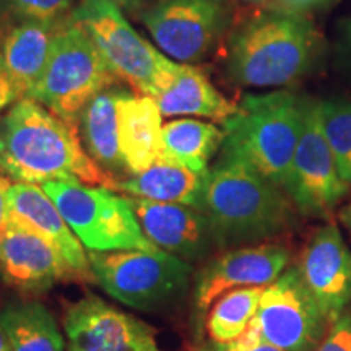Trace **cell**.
<instances>
[{
	"mask_svg": "<svg viewBox=\"0 0 351 351\" xmlns=\"http://www.w3.org/2000/svg\"><path fill=\"white\" fill-rule=\"evenodd\" d=\"M129 197L140 226L161 251L189 263L205 261L218 247L217 236L204 210Z\"/></svg>",
	"mask_w": 351,
	"mask_h": 351,
	"instance_id": "15",
	"label": "cell"
},
{
	"mask_svg": "<svg viewBox=\"0 0 351 351\" xmlns=\"http://www.w3.org/2000/svg\"><path fill=\"white\" fill-rule=\"evenodd\" d=\"M315 351H351V309L330 324Z\"/></svg>",
	"mask_w": 351,
	"mask_h": 351,
	"instance_id": "28",
	"label": "cell"
},
{
	"mask_svg": "<svg viewBox=\"0 0 351 351\" xmlns=\"http://www.w3.org/2000/svg\"><path fill=\"white\" fill-rule=\"evenodd\" d=\"M41 187L90 252L158 249L145 236L127 195L108 187L59 181Z\"/></svg>",
	"mask_w": 351,
	"mask_h": 351,
	"instance_id": "8",
	"label": "cell"
},
{
	"mask_svg": "<svg viewBox=\"0 0 351 351\" xmlns=\"http://www.w3.org/2000/svg\"><path fill=\"white\" fill-rule=\"evenodd\" d=\"M138 20L165 56L179 64L204 60L230 29V0H153Z\"/></svg>",
	"mask_w": 351,
	"mask_h": 351,
	"instance_id": "9",
	"label": "cell"
},
{
	"mask_svg": "<svg viewBox=\"0 0 351 351\" xmlns=\"http://www.w3.org/2000/svg\"><path fill=\"white\" fill-rule=\"evenodd\" d=\"M319 114L339 173L351 192V99L319 101Z\"/></svg>",
	"mask_w": 351,
	"mask_h": 351,
	"instance_id": "26",
	"label": "cell"
},
{
	"mask_svg": "<svg viewBox=\"0 0 351 351\" xmlns=\"http://www.w3.org/2000/svg\"><path fill=\"white\" fill-rule=\"evenodd\" d=\"M10 351H64L65 340L49 309L39 301H15L0 311Z\"/></svg>",
	"mask_w": 351,
	"mask_h": 351,
	"instance_id": "23",
	"label": "cell"
},
{
	"mask_svg": "<svg viewBox=\"0 0 351 351\" xmlns=\"http://www.w3.org/2000/svg\"><path fill=\"white\" fill-rule=\"evenodd\" d=\"M163 117L197 116L223 124L238 111V104L223 96L197 65L181 64L171 85L156 98Z\"/></svg>",
	"mask_w": 351,
	"mask_h": 351,
	"instance_id": "21",
	"label": "cell"
},
{
	"mask_svg": "<svg viewBox=\"0 0 351 351\" xmlns=\"http://www.w3.org/2000/svg\"><path fill=\"white\" fill-rule=\"evenodd\" d=\"M262 293L263 288H238L219 296L207 313L210 341L230 343L241 339L257 313Z\"/></svg>",
	"mask_w": 351,
	"mask_h": 351,
	"instance_id": "25",
	"label": "cell"
},
{
	"mask_svg": "<svg viewBox=\"0 0 351 351\" xmlns=\"http://www.w3.org/2000/svg\"><path fill=\"white\" fill-rule=\"evenodd\" d=\"M0 43H2V28H0ZM0 69H2V57H0Z\"/></svg>",
	"mask_w": 351,
	"mask_h": 351,
	"instance_id": "36",
	"label": "cell"
},
{
	"mask_svg": "<svg viewBox=\"0 0 351 351\" xmlns=\"http://www.w3.org/2000/svg\"><path fill=\"white\" fill-rule=\"evenodd\" d=\"M91 274L106 295L137 311H160L182 301L192 265L161 251L90 252Z\"/></svg>",
	"mask_w": 351,
	"mask_h": 351,
	"instance_id": "6",
	"label": "cell"
},
{
	"mask_svg": "<svg viewBox=\"0 0 351 351\" xmlns=\"http://www.w3.org/2000/svg\"><path fill=\"white\" fill-rule=\"evenodd\" d=\"M330 2V0H275L276 5L274 7H282L288 8V10H296V12H304L309 8L320 7L324 3Z\"/></svg>",
	"mask_w": 351,
	"mask_h": 351,
	"instance_id": "32",
	"label": "cell"
},
{
	"mask_svg": "<svg viewBox=\"0 0 351 351\" xmlns=\"http://www.w3.org/2000/svg\"><path fill=\"white\" fill-rule=\"evenodd\" d=\"M127 91L121 83L101 91L83 109L77 125L88 155L117 181L124 178L122 174L127 176L121 156L117 119V106Z\"/></svg>",
	"mask_w": 351,
	"mask_h": 351,
	"instance_id": "20",
	"label": "cell"
},
{
	"mask_svg": "<svg viewBox=\"0 0 351 351\" xmlns=\"http://www.w3.org/2000/svg\"><path fill=\"white\" fill-rule=\"evenodd\" d=\"M199 351H283L276 346L267 343L262 339H258L256 333L251 330H245L241 339L230 341V343H217L210 341L204 345Z\"/></svg>",
	"mask_w": 351,
	"mask_h": 351,
	"instance_id": "29",
	"label": "cell"
},
{
	"mask_svg": "<svg viewBox=\"0 0 351 351\" xmlns=\"http://www.w3.org/2000/svg\"><path fill=\"white\" fill-rule=\"evenodd\" d=\"M16 101H19V95H16L15 88H13L5 73H3V70L0 69V111L12 106Z\"/></svg>",
	"mask_w": 351,
	"mask_h": 351,
	"instance_id": "31",
	"label": "cell"
},
{
	"mask_svg": "<svg viewBox=\"0 0 351 351\" xmlns=\"http://www.w3.org/2000/svg\"><path fill=\"white\" fill-rule=\"evenodd\" d=\"M285 192L298 213L317 218L327 217L350 192L322 132L315 99L302 103V129Z\"/></svg>",
	"mask_w": 351,
	"mask_h": 351,
	"instance_id": "11",
	"label": "cell"
},
{
	"mask_svg": "<svg viewBox=\"0 0 351 351\" xmlns=\"http://www.w3.org/2000/svg\"><path fill=\"white\" fill-rule=\"evenodd\" d=\"M121 82L86 29L69 16L57 33L46 69L28 98L77 127L86 104Z\"/></svg>",
	"mask_w": 351,
	"mask_h": 351,
	"instance_id": "5",
	"label": "cell"
},
{
	"mask_svg": "<svg viewBox=\"0 0 351 351\" xmlns=\"http://www.w3.org/2000/svg\"><path fill=\"white\" fill-rule=\"evenodd\" d=\"M302 103L283 90L245 95L221 124L219 156L241 161L285 191L302 129Z\"/></svg>",
	"mask_w": 351,
	"mask_h": 351,
	"instance_id": "4",
	"label": "cell"
},
{
	"mask_svg": "<svg viewBox=\"0 0 351 351\" xmlns=\"http://www.w3.org/2000/svg\"><path fill=\"white\" fill-rule=\"evenodd\" d=\"M205 176L160 158L142 173L119 179L112 191L138 199L189 205L202 210Z\"/></svg>",
	"mask_w": 351,
	"mask_h": 351,
	"instance_id": "22",
	"label": "cell"
},
{
	"mask_svg": "<svg viewBox=\"0 0 351 351\" xmlns=\"http://www.w3.org/2000/svg\"><path fill=\"white\" fill-rule=\"evenodd\" d=\"M65 21H19L2 28V69L19 99L28 98L36 86Z\"/></svg>",
	"mask_w": 351,
	"mask_h": 351,
	"instance_id": "18",
	"label": "cell"
},
{
	"mask_svg": "<svg viewBox=\"0 0 351 351\" xmlns=\"http://www.w3.org/2000/svg\"><path fill=\"white\" fill-rule=\"evenodd\" d=\"M119 148L127 176L138 174L163 156V116L152 96H122L117 106Z\"/></svg>",
	"mask_w": 351,
	"mask_h": 351,
	"instance_id": "19",
	"label": "cell"
},
{
	"mask_svg": "<svg viewBox=\"0 0 351 351\" xmlns=\"http://www.w3.org/2000/svg\"><path fill=\"white\" fill-rule=\"evenodd\" d=\"M202 210L219 249L269 243L293 228L298 213L282 187L225 156L205 176Z\"/></svg>",
	"mask_w": 351,
	"mask_h": 351,
	"instance_id": "3",
	"label": "cell"
},
{
	"mask_svg": "<svg viewBox=\"0 0 351 351\" xmlns=\"http://www.w3.org/2000/svg\"><path fill=\"white\" fill-rule=\"evenodd\" d=\"M67 351H160L147 322L88 295L65 309Z\"/></svg>",
	"mask_w": 351,
	"mask_h": 351,
	"instance_id": "12",
	"label": "cell"
},
{
	"mask_svg": "<svg viewBox=\"0 0 351 351\" xmlns=\"http://www.w3.org/2000/svg\"><path fill=\"white\" fill-rule=\"evenodd\" d=\"M12 187V179L0 168V239L5 231L8 223V191Z\"/></svg>",
	"mask_w": 351,
	"mask_h": 351,
	"instance_id": "30",
	"label": "cell"
},
{
	"mask_svg": "<svg viewBox=\"0 0 351 351\" xmlns=\"http://www.w3.org/2000/svg\"><path fill=\"white\" fill-rule=\"evenodd\" d=\"M7 200L8 221L26 228L46 241L69 267L73 280L93 282L90 258L83 251V244L41 186L12 184Z\"/></svg>",
	"mask_w": 351,
	"mask_h": 351,
	"instance_id": "16",
	"label": "cell"
},
{
	"mask_svg": "<svg viewBox=\"0 0 351 351\" xmlns=\"http://www.w3.org/2000/svg\"><path fill=\"white\" fill-rule=\"evenodd\" d=\"M0 168L12 181L36 186L59 181L112 191L117 182L88 155L75 125L29 98L0 119Z\"/></svg>",
	"mask_w": 351,
	"mask_h": 351,
	"instance_id": "1",
	"label": "cell"
},
{
	"mask_svg": "<svg viewBox=\"0 0 351 351\" xmlns=\"http://www.w3.org/2000/svg\"><path fill=\"white\" fill-rule=\"evenodd\" d=\"M0 275L8 287L38 295L56 283L73 280L69 267L38 234L8 221L0 239Z\"/></svg>",
	"mask_w": 351,
	"mask_h": 351,
	"instance_id": "17",
	"label": "cell"
},
{
	"mask_svg": "<svg viewBox=\"0 0 351 351\" xmlns=\"http://www.w3.org/2000/svg\"><path fill=\"white\" fill-rule=\"evenodd\" d=\"M322 52V34L304 12L261 8L228 34L226 77L239 86H285L311 72Z\"/></svg>",
	"mask_w": 351,
	"mask_h": 351,
	"instance_id": "2",
	"label": "cell"
},
{
	"mask_svg": "<svg viewBox=\"0 0 351 351\" xmlns=\"http://www.w3.org/2000/svg\"><path fill=\"white\" fill-rule=\"evenodd\" d=\"M221 127L199 119H176L163 124V156L199 174H207L210 161L221 150Z\"/></svg>",
	"mask_w": 351,
	"mask_h": 351,
	"instance_id": "24",
	"label": "cell"
},
{
	"mask_svg": "<svg viewBox=\"0 0 351 351\" xmlns=\"http://www.w3.org/2000/svg\"><path fill=\"white\" fill-rule=\"evenodd\" d=\"M8 348L7 339H5V333H3L2 327H0V351H5Z\"/></svg>",
	"mask_w": 351,
	"mask_h": 351,
	"instance_id": "35",
	"label": "cell"
},
{
	"mask_svg": "<svg viewBox=\"0 0 351 351\" xmlns=\"http://www.w3.org/2000/svg\"><path fill=\"white\" fill-rule=\"evenodd\" d=\"M289 249L282 243L243 245L210 258L195 275L194 302L199 314L228 291L238 288H265L288 269Z\"/></svg>",
	"mask_w": 351,
	"mask_h": 351,
	"instance_id": "13",
	"label": "cell"
},
{
	"mask_svg": "<svg viewBox=\"0 0 351 351\" xmlns=\"http://www.w3.org/2000/svg\"><path fill=\"white\" fill-rule=\"evenodd\" d=\"M296 267L328 324L351 309V249L335 225L314 232Z\"/></svg>",
	"mask_w": 351,
	"mask_h": 351,
	"instance_id": "14",
	"label": "cell"
},
{
	"mask_svg": "<svg viewBox=\"0 0 351 351\" xmlns=\"http://www.w3.org/2000/svg\"><path fill=\"white\" fill-rule=\"evenodd\" d=\"M340 219H341V223H343V225L346 226V230H348L350 234H351V204H348L343 210H341V212H340Z\"/></svg>",
	"mask_w": 351,
	"mask_h": 351,
	"instance_id": "34",
	"label": "cell"
},
{
	"mask_svg": "<svg viewBox=\"0 0 351 351\" xmlns=\"http://www.w3.org/2000/svg\"><path fill=\"white\" fill-rule=\"evenodd\" d=\"M70 20L80 23L112 72L135 95L156 98L173 83L181 64L171 60L129 25L119 8L106 0H82Z\"/></svg>",
	"mask_w": 351,
	"mask_h": 351,
	"instance_id": "7",
	"label": "cell"
},
{
	"mask_svg": "<svg viewBox=\"0 0 351 351\" xmlns=\"http://www.w3.org/2000/svg\"><path fill=\"white\" fill-rule=\"evenodd\" d=\"M82 0H0V28L19 21H64Z\"/></svg>",
	"mask_w": 351,
	"mask_h": 351,
	"instance_id": "27",
	"label": "cell"
},
{
	"mask_svg": "<svg viewBox=\"0 0 351 351\" xmlns=\"http://www.w3.org/2000/svg\"><path fill=\"white\" fill-rule=\"evenodd\" d=\"M348 39H350V43H351V20H350V23H348Z\"/></svg>",
	"mask_w": 351,
	"mask_h": 351,
	"instance_id": "37",
	"label": "cell"
},
{
	"mask_svg": "<svg viewBox=\"0 0 351 351\" xmlns=\"http://www.w3.org/2000/svg\"><path fill=\"white\" fill-rule=\"evenodd\" d=\"M328 327L298 267H289L263 288L247 330L283 351H315Z\"/></svg>",
	"mask_w": 351,
	"mask_h": 351,
	"instance_id": "10",
	"label": "cell"
},
{
	"mask_svg": "<svg viewBox=\"0 0 351 351\" xmlns=\"http://www.w3.org/2000/svg\"><path fill=\"white\" fill-rule=\"evenodd\" d=\"M5 351H10V350H8V348H7V350H5Z\"/></svg>",
	"mask_w": 351,
	"mask_h": 351,
	"instance_id": "38",
	"label": "cell"
},
{
	"mask_svg": "<svg viewBox=\"0 0 351 351\" xmlns=\"http://www.w3.org/2000/svg\"><path fill=\"white\" fill-rule=\"evenodd\" d=\"M106 2L116 5L119 10H142V8L150 3V0H106Z\"/></svg>",
	"mask_w": 351,
	"mask_h": 351,
	"instance_id": "33",
	"label": "cell"
}]
</instances>
